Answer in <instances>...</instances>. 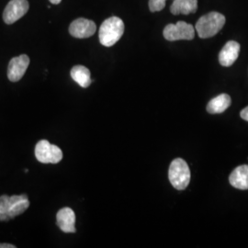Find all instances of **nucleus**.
Returning <instances> with one entry per match:
<instances>
[{
    "instance_id": "1",
    "label": "nucleus",
    "mask_w": 248,
    "mask_h": 248,
    "mask_svg": "<svg viewBox=\"0 0 248 248\" xmlns=\"http://www.w3.org/2000/svg\"><path fill=\"white\" fill-rule=\"evenodd\" d=\"M124 33V23L122 18L110 17L101 24L98 37L103 46L111 47L120 41Z\"/></svg>"
},
{
    "instance_id": "2",
    "label": "nucleus",
    "mask_w": 248,
    "mask_h": 248,
    "mask_svg": "<svg viewBox=\"0 0 248 248\" xmlns=\"http://www.w3.org/2000/svg\"><path fill=\"white\" fill-rule=\"evenodd\" d=\"M225 17L219 12H210L201 17L196 23V31L200 38L207 39L216 35L225 24Z\"/></svg>"
},
{
    "instance_id": "3",
    "label": "nucleus",
    "mask_w": 248,
    "mask_h": 248,
    "mask_svg": "<svg viewBox=\"0 0 248 248\" xmlns=\"http://www.w3.org/2000/svg\"><path fill=\"white\" fill-rule=\"evenodd\" d=\"M169 181L177 190H184L190 182V170L185 160L177 158L170 164Z\"/></svg>"
},
{
    "instance_id": "4",
    "label": "nucleus",
    "mask_w": 248,
    "mask_h": 248,
    "mask_svg": "<svg viewBox=\"0 0 248 248\" xmlns=\"http://www.w3.org/2000/svg\"><path fill=\"white\" fill-rule=\"evenodd\" d=\"M35 156L43 164H57L62 160V152L58 146L42 140L36 144Z\"/></svg>"
},
{
    "instance_id": "5",
    "label": "nucleus",
    "mask_w": 248,
    "mask_h": 248,
    "mask_svg": "<svg viewBox=\"0 0 248 248\" xmlns=\"http://www.w3.org/2000/svg\"><path fill=\"white\" fill-rule=\"evenodd\" d=\"M163 34L166 40L174 42L179 40H193L195 30L191 24L185 21H178L177 24H169L164 29Z\"/></svg>"
},
{
    "instance_id": "6",
    "label": "nucleus",
    "mask_w": 248,
    "mask_h": 248,
    "mask_svg": "<svg viewBox=\"0 0 248 248\" xmlns=\"http://www.w3.org/2000/svg\"><path fill=\"white\" fill-rule=\"evenodd\" d=\"M30 9L28 0H10L3 13V19L6 24H13L22 18Z\"/></svg>"
},
{
    "instance_id": "7",
    "label": "nucleus",
    "mask_w": 248,
    "mask_h": 248,
    "mask_svg": "<svg viewBox=\"0 0 248 248\" xmlns=\"http://www.w3.org/2000/svg\"><path fill=\"white\" fill-rule=\"evenodd\" d=\"M97 27L94 21L80 18L74 20L69 26V32L73 37L78 39L89 38L96 32Z\"/></svg>"
},
{
    "instance_id": "8",
    "label": "nucleus",
    "mask_w": 248,
    "mask_h": 248,
    "mask_svg": "<svg viewBox=\"0 0 248 248\" xmlns=\"http://www.w3.org/2000/svg\"><path fill=\"white\" fill-rule=\"evenodd\" d=\"M30 64V58L26 54H21L10 60L8 67V78L11 82H18L26 73Z\"/></svg>"
},
{
    "instance_id": "9",
    "label": "nucleus",
    "mask_w": 248,
    "mask_h": 248,
    "mask_svg": "<svg viewBox=\"0 0 248 248\" xmlns=\"http://www.w3.org/2000/svg\"><path fill=\"white\" fill-rule=\"evenodd\" d=\"M56 223L63 232H76V214L68 208H62L56 214Z\"/></svg>"
},
{
    "instance_id": "10",
    "label": "nucleus",
    "mask_w": 248,
    "mask_h": 248,
    "mask_svg": "<svg viewBox=\"0 0 248 248\" xmlns=\"http://www.w3.org/2000/svg\"><path fill=\"white\" fill-rule=\"evenodd\" d=\"M240 52V45L234 41H230L224 47L219 54V62L222 66H231L238 58Z\"/></svg>"
},
{
    "instance_id": "11",
    "label": "nucleus",
    "mask_w": 248,
    "mask_h": 248,
    "mask_svg": "<svg viewBox=\"0 0 248 248\" xmlns=\"http://www.w3.org/2000/svg\"><path fill=\"white\" fill-rule=\"evenodd\" d=\"M229 181L235 188L248 189V165H243L234 169L229 177Z\"/></svg>"
},
{
    "instance_id": "12",
    "label": "nucleus",
    "mask_w": 248,
    "mask_h": 248,
    "mask_svg": "<svg viewBox=\"0 0 248 248\" xmlns=\"http://www.w3.org/2000/svg\"><path fill=\"white\" fill-rule=\"evenodd\" d=\"M197 9L198 0H174L170 7V11L173 15H188L195 13Z\"/></svg>"
},
{
    "instance_id": "13",
    "label": "nucleus",
    "mask_w": 248,
    "mask_h": 248,
    "mask_svg": "<svg viewBox=\"0 0 248 248\" xmlns=\"http://www.w3.org/2000/svg\"><path fill=\"white\" fill-rule=\"evenodd\" d=\"M230 96L227 94H221L213 98L207 105V110L211 114H218L225 111L231 105Z\"/></svg>"
},
{
    "instance_id": "14",
    "label": "nucleus",
    "mask_w": 248,
    "mask_h": 248,
    "mask_svg": "<svg viewBox=\"0 0 248 248\" xmlns=\"http://www.w3.org/2000/svg\"><path fill=\"white\" fill-rule=\"evenodd\" d=\"M71 78L80 87L87 89L92 83L90 78V71L83 65H76L71 69Z\"/></svg>"
},
{
    "instance_id": "15",
    "label": "nucleus",
    "mask_w": 248,
    "mask_h": 248,
    "mask_svg": "<svg viewBox=\"0 0 248 248\" xmlns=\"http://www.w3.org/2000/svg\"><path fill=\"white\" fill-rule=\"evenodd\" d=\"M29 206H30V202H29L28 199L12 205L9 211V217L11 219H14L15 217H17L18 215H20L21 213H24L27 209L29 208Z\"/></svg>"
},
{
    "instance_id": "16",
    "label": "nucleus",
    "mask_w": 248,
    "mask_h": 248,
    "mask_svg": "<svg viewBox=\"0 0 248 248\" xmlns=\"http://www.w3.org/2000/svg\"><path fill=\"white\" fill-rule=\"evenodd\" d=\"M10 207H11L10 197L7 195L1 196L0 197V213H8L9 214Z\"/></svg>"
},
{
    "instance_id": "17",
    "label": "nucleus",
    "mask_w": 248,
    "mask_h": 248,
    "mask_svg": "<svg viewBox=\"0 0 248 248\" xmlns=\"http://www.w3.org/2000/svg\"><path fill=\"white\" fill-rule=\"evenodd\" d=\"M167 0H149V9L152 12L161 11L166 7Z\"/></svg>"
},
{
    "instance_id": "18",
    "label": "nucleus",
    "mask_w": 248,
    "mask_h": 248,
    "mask_svg": "<svg viewBox=\"0 0 248 248\" xmlns=\"http://www.w3.org/2000/svg\"><path fill=\"white\" fill-rule=\"evenodd\" d=\"M240 116H241V118H242L243 120L248 122V107H247L246 108H244V109L241 111Z\"/></svg>"
},
{
    "instance_id": "19",
    "label": "nucleus",
    "mask_w": 248,
    "mask_h": 248,
    "mask_svg": "<svg viewBox=\"0 0 248 248\" xmlns=\"http://www.w3.org/2000/svg\"><path fill=\"white\" fill-rule=\"evenodd\" d=\"M11 218L9 217L8 213H0V222H5V221H9Z\"/></svg>"
},
{
    "instance_id": "20",
    "label": "nucleus",
    "mask_w": 248,
    "mask_h": 248,
    "mask_svg": "<svg viewBox=\"0 0 248 248\" xmlns=\"http://www.w3.org/2000/svg\"><path fill=\"white\" fill-rule=\"evenodd\" d=\"M0 248H16V247L10 244H0Z\"/></svg>"
},
{
    "instance_id": "21",
    "label": "nucleus",
    "mask_w": 248,
    "mask_h": 248,
    "mask_svg": "<svg viewBox=\"0 0 248 248\" xmlns=\"http://www.w3.org/2000/svg\"><path fill=\"white\" fill-rule=\"evenodd\" d=\"M52 4H53V5H58V4H60L61 3V1L62 0H49Z\"/></svg>"
}]
</instances>
